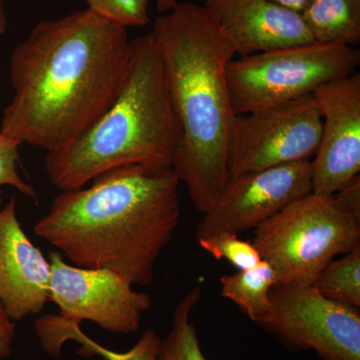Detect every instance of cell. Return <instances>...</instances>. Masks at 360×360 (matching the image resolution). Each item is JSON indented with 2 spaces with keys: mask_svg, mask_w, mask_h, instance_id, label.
<instances>
[{
  "mask_svg": "<svg viewBox=\"0 0 360 360\" xmlns=\"http://www.w3.org/2000/svg\"><path fill=\"white\" fill-rule=\"evenodd\" d=\"M131 58L127 28L87 8L40 21L11 52L0 132L47 153L65 148L115 101Z\"/></svg>",
  "mask_w": 360,
  "mask_h": 360,
  "instance_id": "6da1fadb",
  "label": "cell"
},
{
  "mask_svg": "<svg viewBox=\"0 0 360 360\" xmlns=\"http://www.w3.org/2000/svg\"><path fill=\"white\" fill-rule=\"evenodd\" d=\"M91 182L58 194L34 233L75 266L110 270L132 285H148L179 224V177L174 170L132 165Z\"/></svg>",
  "mask_w": 360,
  "mask_h": 360,
  "instance_id": "7a4b0ae2",
  "label": "cell"
},
{
  "mask_svg": "<svg viewBox=\"0 0 360 360\" xmlns=\"http://www.w3.org/2000/svg\"><path fill=\"white\" fill-rule=\"evenodd\" d=\"M153 33L181 129L172 170L203 214L229 180L236 115L227 70L236 51L205 6L191 2L158 16Z\"/></svg>",
  "mask_w": 360,
  "mask_h": 360,
  "instance_id": "3957f363",
  "label": "cell"
},
{
  "mask_svg": "<svg viewBox=\"0 0 360 360\" xmlns=\"http://www.w3.org/2000/svg\"><path fill=\"white\" fill-rule=\"evenodd\" d=\"M181 129L153 32L132 39L127 79L108 110L65 148L47 153L45 172L63 191L123 167L172 170Z\"/></svg>",
  "mask_w": 360,
  "mask_h": 360,
  "instance_id": "277c9868",
  "label": "cell"
},
{
  "mask_svg": "<svg viewBox=\"0 0 360 360\" xmlns=\"http://www.w3.org/2000/svg\"><path fill=\"white\" fill-rule=\"evenodd\" d=\"M251 243L276 271V285L312 284L328 262L360 245V219L335 194L311 193L258 225Z\"/></svg>",
  "mask_w": 360,
  "mask_h": 360,
  "instance_id": "5b68a950",
  "label": "cell"
},
{
  "mask_svg": "<svg viewBox=\"0 0 360 360\" xmlns=\"http://www.w3.org/2000/svg\"><path fill=\"white\" fill-rule=\"evenodd\" d=\"M359 65L356 47L315 41L233 59L227 70L232 108L243 115L290 103L350 77Z\"/></svg>",
  "mask_w": 360,
  "mask_h": 360,
  "instance_id": "8992f818",
  "label": "cell"
},
{
  "mask_svg": "<svg viewBox=\"0 0 360 360\" xmlns=\"http://www.w3.org/2000/svg\"><path fill=\"white\" fill-rule=\"evenodd\" d=\"M49 257V302L58 305L59 314L47 315L35 324L47 354L60 356L66 333L79 328L82 321L122 335L139 330L142 315L153 304L148 293L134 290L129 281L110 270L72 266L58 252Z\"/></svg>",
  "mask_w": 360,
  "mask_h": 360,
  "instance_id": "52a82bcc",
  "label": "cell"
},
{
  "mask_svg": "<svg viewBox=\"0 0 360 360\" xmlns=\"http://www.w3.org/2000/svg\"><path fill=\"white\" fill-rule=\"evenodd\" d=\"M255 323L285 347L314 350L322 360H360L359 307L329 300L312 284L276 285Z\"/></svg>",
  "mask_w": 360,
  "mask_h": 360,
  "instance_id": "ba28073f",
  "label": "cell"
},
{
  "mask_svg": "<svg viewBox=\"0 0 360 360\" xmlns=\"http://www.w3.org/2000/svg\"><path fill=\"white\" fill-rule=\"evenodd\" d=\"M321 113L312 94L236 115L229 155V179L310 160L321 139Z\"/></svg>",
  "mask_w": 360,
  "mask_h": 360,
  "instance_id": "9c48e42d",
  "label": "cell"
},
{
  "mask_svg": "<svg viewBox=\"0 0 360 360\" xmlns=\"http://www.w3.org/2000/svg\"><path fill=\"white\" fill-rule=\"evenodd\" d=\"M312 193L310 160L229 179L196 229V240L220 232L255 229L293 201Z\"/></svg>",
  "mask_w": 360,
  "mask_h": 360,
  "instance_id": "30bf717a",
  "label": "cell"
},
{
  "mask_svg": "<svg viewBox=\"0 0 360 360\" xmlns=\"http://www.w3.org/2000/svg\"><path fill=\"white\" fill-rule=\"evenodd\" d=\"M314 103L321 116V143L310 160L312 193L333 195L360 170V73L319 87Z\"/></svg>",
  "mask_w": 360,
  "mask_h": 360,
  "instance_id": "8fae6325",
  "label": "cell"
},
{
  "mask_svg": "<svg viewBox=\"0 0 360 360\" xmlns=\"http://www.w3.org/2000/svg\"><path fill=\"white\" fill-rule=\"evenodd\" d=\"M51 274L49 260L23 231L13 198L0 210V302L11 321L42 311Z\"/></svg>",
  "mask_w": 360,
  "mask_h": 360,
  "instance_id": "7c38bea8",
  "label": "cell"
},
{
  "mask_svg": "<svg viewBox=\"0 0 360 360\" xmlns=\"http://www.w3.org/2000/svg\"><path fill=\"white\" fill-rule=\"evenodd\" d=\"M203 6L240 58L314 41L300 13L271 0H205Z\"/></svg>",
  "mask_w": 360,
  "mask_h": 360,
  "instance_id": "4fadbf2b",
  "label": "cell"
},
{
  "mask_svg": "<svg viewBox=\"0 0 360 360\" xmlns=\"http://www.w3.org/2000/svg\"><path fill=\"white\" fill-rule=\"evenodd\" d=\"M300 15L315 42L359 44L360 0H309Z\"/></svg>",
  "mask_w": 360,
  "mask_h": 360,
  "instance_id": "5bb4252c",
  "label": "cell"
},
{
  "mask_svg": "<svg viewBox=\"0 0 360 360\" xmlns=\"http://www.w3.org/2000/svg\"><path fill=\"white\" fill-rule=\"evenodd\" d=\"M276 271L262 260L253 269L220 278L221 295L238 305L253 322L264 315L270 305V291L276 285Z\"/></svg>",
  "mask_w": 360,
  "mask_h": 360,
  "instance_id": "9a60e30c",
  "label": "cell"
},
{
  "mask_svg": "<svg viewBox=\"0 0 360 360\" xmlns=\"http://www.w3.org/2000/svg\"><path fill=\"white\" fill-rule=\"evenodd\" d=\"M201 295L196 285L175 307L169 333L160 340L158 360H210L201 350L198 330L191 321Z\"/></svg>",
  "mask_w": 360,
  "mask_h": 360,
  "instance_id": "2e32d148",
  "label": "cell"
},
{
  "mask_svg": "<svg viewBox=\"0 0 360 360\" xmlns=\"http://www.w3.org/2000/svg\"><path fill=\"white\" fill-rule=\"evenodd\" d=\"M312 285L329 300L359 307L360 245L328 262Z\"/></svg>",
  "mask_w": 360,
  "mask_h": 360,
  "instance_id": "e0dca14e",
  "label": "cell"
},
{
  "mask_svg": "<svg viewBox=\"0 0 360 360\" xmlns=\"http://www.w3.org/2000/svg\"><path fill=\"white\" fill-rule=\"evenodd\" d=\"M198 245L217 259H226L238 270L253 269L262 262V255L251 241L243 240L238 234L220 232L198 239Z\"/></svg>",
  "mask_w": 360,
  "mask_h": 360,
  "instance_id": "ac0fdd59",
  "label": "cell"
},
{
  "mask_svg": "<svg viewBox=\"0 0 360 360\" xmlns=\"http://www.w3.org/2000/svg\"><path fill=\"white\" fill-rule=\"evenodd\" d=\"M150 0H86L87 9L123 27H143L150 22Z\"/></svg>",
  "mask_w": 360,
  "mask_h": 360,
  "instance_id": "d6986e66",
  "label": "cell"
},
{
  "mask_svg": "<svg viewBox=\"0 0 360 360\" xmlns=\"http://www.w3.org/2000/svg\"><path fill=\"white\" fill-rule=\"evenodd\" d=\"M68 340H73L82 343V349L78 350V354H98L106 360H158V350L161 338L153 329L144 331L139 341L129 352L118 354L105 348L99 347L92 342L89 338L82 333L79 328L75 329L70 333Z\"/></svg>",
  "mask_w": 360,
  "mask_h": 360,
  "instance_id": "ffe728a7",
  "label": "cell"
},
{
  "mask_svg": "<svg viewBox=\"0 0 360 360\" xmlns=\"http://www.w3.org/2000/svg\"><path fill=\"white\" fill-rule=\"evenodd\" d=\"M20 144L0 132V186H13L27 198H37V191L18 174Z\"/></svg>",
  "mask_w": 360,
  "mask_h": 360,
  "instance_id": "44dd1931",
  "label": "cell"
},
{
  "mask_svg": "<svg viewBox=\"0 0 360 360\" xmlns=\"http://www.w3.org/2000/svg\"><path fill=\"white\" fill-rule=\"evenodd\" d=\"M343 205L360 219V177L356 175L354 179L335 193Z\"/></svg>",
  "mask_w": 360,
  "mask_h": 360,
  "instance_id": "7402d4cb",
  "label": "cell"
},
{
  "mask_svg": "<svg viewBox=\"0 0 360 360\" xmlns=\"http://www.w3.org/2000/svg\"><path fill=\"white\" fill-rule=\"evenodd\" d=\"M15 336V322L9 319L0 302V359L11 355Z\"/></svg>",
  "mask_w": 360,
  "mask_h": 360,
  "instance_id": "603a6c76",
  "label": "cell"
},
{
  "mask_svg": "<svg viewBox=\"0 0 360 360\" xmlns=\"http://www.w3.org/2000/svg\"><path fill=\"white\" fill-rule=\"evenodd\" d=\"M271 1L300 13L309 0H271Z\"/></svg>",
  "mask_w": 360,
  "mask_h": 360,
  "instance_id": "cb8c5ba5",
  "label": "cell"
},
{
  "mask_svg": "<svg viewBox=\"0 0 360 360\" xmlns=\"http://www.w3.org/2000/svg\"><path fill=\"white\" fill-rule=\"evenodd\" d=\"M155 4L158 11L160 13L165 14L172 11L177 6L179 1L177 0H155Z\"/></svg>",
  "mask_w": 360,
  "mask_h": 360,
  "instance_id": "d4e9b609",
  "label": "cell"
},
{
  "mask_svg": "<svg viewBox=\"0 0 360 360\" xmlns=\"http://www.w3.org/2000/svg\"><path fill=\"white\" fill-rule=\"evenodd\" d=\"M7 30V16L4 0H0V35L4 34Z\"/></svg>",
  "mask_w": 360,
  "mask_h": 360,
  "instance_id": "484cf974",
  "label": "cell"
},
{
  "mask_svg": "<svg viewBox=\"0 0 360 360\" xmlns=\"http://www.w3.org/2000/svg\"><path fill=\"white\" fill-rule=\"evenodd\" d=\"M2 200L1 196H0V210H1Z\"/></svg>",
  "mask_w": 360,
  "mask_h": 360,
  "instance_id": "4316f807",
  "label": "cell"
}]
</instances>
